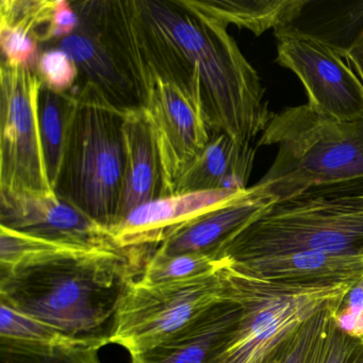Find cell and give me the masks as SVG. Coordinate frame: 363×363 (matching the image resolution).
Here are the masks:
<instances>
[{"label":"cell","mask_w":363,"mask_h":363,"mask_svg":"<svg viewBox=\"0 0 363 363\" xmlns=\"http://www.w3.org/2000/svg\"><path fill=\"white\" fill-rule=\"evenodd\" d=\"M74 9L101 35L142 107L156 80L197 106L211 133L252 145L274 113L256 69L227 27L184 0H86Z\"/></svg>","instance_id":"cell-1"},{"label":"cell","mask_w":363,"mask_h":363,"mask_svg":"<svg viewBox=\"0 0 363 363\" xmlns=\"http://www.w3.org/2000/svg\"><path fill=\"white\" fill-rule=\"evenodd\" d=\"M144 247L65 248L0 267V303L101 350L111 342L116 313Z\"/></svg>","instance_id":"cell-2"},{"label":"cell","mask_w":363,"mask_h":363,"mask_svg":"<svg viewBox=\"0 0 363 363\" xmlns=\"http://www.w3.org/2000/svg\"><path fill=\"white\" fill-rule=\"evenodd\" d=\"M259 145L278 146L277 156L252 186L272 205L312 189L363 180V118L340 122L308 105L273 114Z\"/></svg>","instance_id":"cell-3"},{"label":"cell","mask_w":363,"mask_h":363,"mask_svg":"<svg viewBox=\"0 0 363 363\" xmlns=\"http://www.w3.org/2000/svg\"><path fill=\"white\" fill-rule=\"evenodd\" d=\"M293 252L363 257V180L269 206L218 254L228 263Z\"/></svg>","instance_id":"cell-4"},{"label":"cell","mask_w":363,"mask_h":363,"mask_svg":"<svg viewBox=\"0 0 363 363\" xmlns=\"http://www.w3.org/2000/svg\"><path fill=\"white\" fill-rule=\"evenodd\" d=\"M77 99L55 193L110 230L118 222L124 182L125 111L90 84Z\"/></svg>","instance_id":"cell-5"},{"label":"cell","mask_w":363,"mask_h":363,"mask_svg":"<svg viewBox=\"0 0 363 363\" xmlns=\"http://www.w3.org/2000/svg\"><path fill=\"white\" fill-rule=\"evenodd\" d=\"M224 290L242 306L241 318L218 363H269L306 320L352 289L306 288L222 269Z\"/></svg>","instance_id":"cell-6"},{"label":"cell","mask_w":363,"mask_h":363,"mask_svg":"<svg viewBox=\"0 0 363 363\" xmlns=\"http://www.w3.org/2000/svg\"><path fill=\"white\" fill-rule=\"evenodd\" d=\"M37 72L3 61L0 67V193L58 197L46 172L38 122Z\"/></svg>","instance_id":"cell-7"},{"label":"cell","mask_w":363,"mask_h":363,"mask_svg":"<svg viewBox=\"0 0 363 363\" xmlns=\"http://www.w3.org/2000/svg\"><path fill=\"white\" fill-rule=\"evenodd\" d=\"M222 269L175 284L135 279L121 301L110 343L126 348L131 357L156 347L224 297Z\"/></svg>","instance_id":"cell-8"},{"label":"cell","mask_w":363,"mask_h":363,"mask_svg":"<svg viewBox=\"0 0 363 363\" xmlns=\"http://www.w3.org/2000/svg\"><path fill=\"white\" fill-rule=\"evenodd\" d=\"M277 62L299 78L308 106L340 122L363 118V84L335 50L288 28L274 30Z\"/></svg>","instance_id":"cell-9"},{"label":"cell","mask_w":363,"mask_h":363,"mask_svg":"<svg viewBox=\"0 0 363 363\" xmlns=\"http://www.w3.org/2000/svg\"><path fill=\"white\" fill-rule=\"evenodd\" d=\"M155 131L162 164L164 197L203 152L211 131L197 106L177 86L156 80L144 101Z\"/></svg>","instance_id":"cell-10"},{"label":"cell","mask_w":363,"mask_h":363,"mask_svg":"<svg viewBox=\"0 0 363 363\" xmlns=\"http://www.w3.org/2000/svg\"><path fill=\"white\" fill-rule=\"evenodd\" d=\"M0 226L72 247L124 250L106 227L59 197L0 193Z\"/></svg>","instance_id":"cell-11"},{"label":"cell","mask_w":363,"mask_h":363,"mask_svg":"<svg viewBox=\"0 0 363 363\" xmlns=\"http://www.w3.org/2000/svg\"><path fill=\"white\" fill-rule=\"evenodd\" d=\"M247 189L240 192L210 190L161 197L131 210L109 231L122 250L156 247L189 223L237 201Z\"/></svg>","instance_id":"cell-12"},{"label":"cell","mask_w":363,"mask_h":363,"mask_svg":"<svg viewBox=\"0 0 363 363\" xmlns=\"http://www.w3.org/2000/svg\"><path fill=\"white\" fill-rule=\"evenodd\" d=\"M245 275L306 288L354 289L363 280V257L293 252L228 263Z\"/></svg>","instance_id":"cell-13"},{"label":"cell","mask_w":363,"mask_h":363,"mask_svg":"<svg viewBox=\"0 0 363 363\" xmlns=\"http://www.w3.org/2000/svg\"><path fill=\"white\" fill-rule=\"evenodd\" d=\"M241 314V303L224 290L218 303L156 347L131 357V363H218Z\"/></svg>","instance_id":"cell-14"},{"label":"cell","mask_w":363,"mask_h":363,"mask_svg":"<svg viewBox=\"0 0 363 363\" xmlns=\"http://www.w3.org/2000/svg\"><path fill=\"white\" fill-rule=\"evenodd\" d=\"M123 137L124 182L116 224L135 208L164 197L162 164L156 131L143 107L125 111Z\"/></svg>","instance_id":"cell-15"},{"label":"cell","mask_w":363,"mask_h":363,"mask_svg":"<svg viewBox=\"0 0 363 363\" xmlns=\"http://www.w3.org/2000/svg\"><path fill=\"white\" fill-rule=\"evenodd\" d=\"M272 205L252 188L237 201L189 223L152 250L155 254L173 256L203 254L218 257L222 248L242 229L254 222Z\"/></svg>","instance_id":"cell-16"},{"label":"cell","mask_w":363,"mask_h":363,"mask_svg":"<svg viewBox=\"0 0 363 363\" xmlns=\"http://www.w3.org/2000/svg\"><path fill=\"white\" fill-rule=\"evenodd\" d=\"M58 43L77 67L79 76L76 84H92L120 109L142 107L135 86L89 23L80 20L77 30Z\"/></svg>","instance_id":"cell-17"},{"label":"cell","mask_w":363,"mask_h":363,"mask_svg":"<svg viewBox=\"0 0 363 363\" xmlns=\"http://www.w3.org/2000/svg\"><path fill=\"white\" fill-rule=\"evenodd\" d=\"M256 148L242 146L224 133H212L203 152L176 182L173 195L199 191L246 190Z\"/></svg>","instance_id":"cell-18"},{"label":"cell","mask_w":363,"mask_h":363,"mask_svg":"<svg viewBox=\"0 0 363 363\" xmlns=\"http://www.w3.org/2000/svg\"><path fill=\"white\" fill-rule=\"evenodd\" d=\"M333 1L303 0L294 20L279 28L311 38L345 58L363 31V1H333Z\"/></svg>","instance_id":"cell-19"},{"label":"cell","mask_w":363,"mask_h":363,"mask_svg":"<svg viewBox=\"0 0 363 363\" xmlns=\"http://www.w3.org/2000/svg\"><path fill=\"white\" fill-rule=\"evenodd\" d=\"M190 9L220 23L235 25L261 35L290 24L303 0H184Z\"/></svg>","instance_id":"cell-20"},{"label":"cell","mask_w":363,"mask_h":363,"mask_svg":"<svg viewBox=\"0 0 363 363\" xmlns=\"http://www.w3.org/2000/svg\"><path fill=\"white\" fill-rule=\"evenodd\" d=\"M76 103L74 90L55 92L41 84L38 95V122L46 172L52 189L58 180Z\"/></svg>","instance_id":"cell-21"},{"label":"cell","mask_w":363,"mask_h":363,"mask_svg":"<svg viewBox=\"0 0 363 363\" xmlns=\"http://www.w3.org/2000/svg\"><path fill=\"white\" fill-rule=\"evenodd\" d=\"M228 264L212 255L180 254L162 256L152 252L144 264L141 281L148 284H175L218 273Z\"/></svg>","instance_id":"cell-22"},{"label":"cell","mask_w":363,"mask_h":363,"mask_svg":"<svg viewBox=\"0 0 363 363\" xmlns=\"http://www.w3.org/2000/svg\"><path fill=\"white\" fill-rule=\"evenodd\" d=\"M99 350L79 343H26L0 337V363H101Z\"/></svg>","instance_id":"cell-23"},{"label":"cell","mask_w":363,"mask_h":363,"mask_svg":"<svg viewBox=\"0 0 363 363\" xmlns=\"http://www.w3.org/2000/svg\"><path fill=\"white\" fill-rule=\"evenodd\" d=\"M345 299H335L310 316L269 363H310L333 320L339 316Z\"/></svg>","instance_id":"cell-24"},{"label":"cell","mask_w":363,"mask_h":363,"mask_svg":"<svg viewBox=\"0 0 363 363\" xmlns=\"http://www.w3.org/2000/svg\"><path fill=\"white\" fill-rule=\"evenodd\" d=\"M56 0H1L0 26L18 29L48 43Z\"/></svg>","instance_id":"cell-25"},{"label":"cell","mask_w":363,"mask_h":363,"mask_svg":"<svg viewBox=\"0 0 363 363\" xmlns=\"http://www.w3.org/2000/svg\"><path fill=\"white\" fill-rule=\"evenodd\" d=\"M0 337L26 343L82 344L69 339L54 327L4 303H0Z\"/></svg>","instance_id":"cell-26"},{"label":"cell","mask_w":363,"mask_h":363,"mask_svg":"<svg viewBox=\"0 0 363 363\" xmlns=\"http://www.w3.org/2000/svg\"><path fill=\"white\" fill-rule=\"evenodd\" d=\"M35 72L42 84L59 93L73 90L79 76L73 59L59 48L40 52Z\"/></svg>","instance_id":"cell-27"},{"label":"cell","mask_w":363,"mask_h":363,"mask_svg":"<svg viewBox=\"0 0 363 363\" xmlns=\"http://www.w3.org/2000/svg\"><path fill=\"white\" fill-rule=\"evenodd\" d=\"M362 346L363 341L360 337L340 326L337 316L310 363H350Z\"/></svg>","instance_id":"cell-28"},{"label":"cell","mask_w":363,"mask_h":363,"mask_svg":"<svg viewBox=\"0 0 363 363\" xmlns=\"http://www.w3.org/2000/svg\"><path fill=\"white\" fill-rule=\"evenodd\" d=\"M0 45L5 62L35 71L39 59V43L28 33L0 26Z\"/></svg>","instance_id":"cell-29"},{"label":"cell","mask_w":363,"mask_h":363,"mask_svg":"<svg viewBox=\"0 0 363 363\" xmlns=\"http://www.w3.org/2000/svg\"><path fill=\"white\" fill-rule=\"evenodd\" d=\"M80 25V18L72 3L65 0L55 1L54 13L48 31V42L65 39L73 35Z\"/></svg>","instance_id":"cell-30"},{"label":"cell","mask_w":363,"mask_h":363,"mask_svg":"<svg viewBox=\"0 0 363 363\" xmlns=\"http://www.w3.org/2000/svg\"><path fill=\"white\" fill-rule=\"evenodd\" d=\"M350 69L363 84V31L345 57Z\"/></svg>","instance_id":"cell-31"},{"label":"cell","mask_w":363,"mask_h":363,"mask_svg":"<svg viewBox=\"0 0 363 363\" xmlns=\"http://www.w3.org/2000/svg\"><path fill=\"white\" fill-rule=\"evenodd\" d=\"M350 363H363V346L360 348L356 356L352 358V362Z\"/></svg>","instance_id":"cell-32"},{"label":"cell","mask_w":363,"mask_h":363,"mask_svg":"<svg viewBox=\"0 0 363 363\" xmlns=\"http://www.w3.org/2000/svg\"><path fill=\"white\" fill-rule=\"evenodd\" d=\"M361 337V340H362V341H363V335H361V337Z\"/></svg>","instance_id":"cell-33"}]
</instances>
